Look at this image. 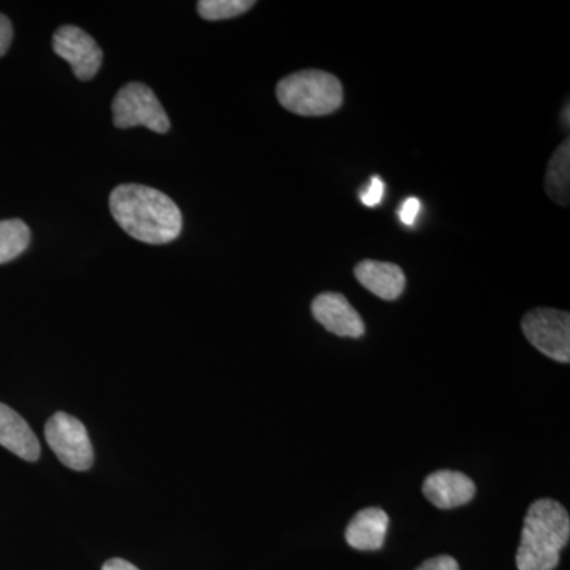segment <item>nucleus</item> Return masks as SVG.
<instances>
[{"instance_id": "f257e3e1", "label": "nucleus", "mask_w": 570, "mask_h": 570, "mask_svg": "<svg viewBox=\"0 0 570 570\" xmlns=\"http://www.w3.org/2000/svg\"><path fill=\"white\" fill-rule=\"evenodd\" d=\"M110 212L127 235L146 245H168L183 232L181 209L154 187L121 184L110 195Z\"/></svg>"}, {"instance_id": "f03ea898", "label": "nucleus", "mask_w": 570, "mask_h": 570, "mask_svg": "<svg viewBox=\"0 0 570 570\" xmlns=\"http://www.w3.org/2000/svg\"><path fill=\"white\" fill-rule=\"evenodd\" d=\"M570 538V517L561 502L539 499L524 517L517 551L519 570H554Z\"/></svg>"}, {"instance_id": "7ed1b4c3", "label": "nucleus", "mask_w": 570, "mask_h": 570, "mask_svg": "<svg viewBox=\"0 0 570 570\" xmlns=\"http://www.w3.org/2000/svg\"><path fill=\"white\" fill-rule=\"evenodd\" d=\"M276 96L285 110L299 116H325L343 105L344 91L335 75L302 70L277 82Z\"/></svg>"}, {"instance_id": "20e7f679", "label": "nucleus", "mask_w": 570, "mask_h": 570, "mask_svg": "<svg viewBox=\"0 0 570 570\" xmlns=\"http://www.w3.org/2000/svg\"><path fill=\"white\" fill-rule=\"evenodd\" d=\"M112 122L118 129L142 126L157 134L170 130V119L151 88L142 82H129L112 100Z\"/></svg>"}, {"instance_id": "39448f33", "label": "nucleus", "mask_w": 570, "mask_h": 570, "mask_svg": "<svg viewBox=\"0 0 570 570\" xmlns=\"http://www.w3.org/2000/svg\"><path fill=\"white\" fill-rule=\"evenodd\" d=\"M48 445L63 466L73 471H88L94 463V450L88 430L80 420L58 412L45 426Z\"/></svg>"}, {"instance_id": "423d86ee", "label": "nucleus", "mask_w": 570, "mask_h": 570, "mask_svg": "<svg viewBox=\"0 0 570 570\" xmlns=\"http://www.w3.org/2000/svg\"><path fill=\"white\" fill-rule=\"evenodd\" d=\"M524 336L543 355L560 363L570 360V316L566 311H531L521 322Z\"/></svg>"}, {"instance_id": "0eeeda50", "label": "nucleus", "mask_w": 570, "mask_h": 570, "mask_svg": "<svg viewBox=\"0 0 570 570\" xmlns=\"http://www.w3.org/2000/svg\"><path fill=\"white\" fill-rule=\"evenodd\" d=\"M52 50L70 63L75 77L89 81L96 77L104 61V52L88 32L77 26H62L52 37Z\"/></svg>"}, {"instance_id": "6e6552de", "label": "nucleus", "mask_w": 570, "mask_h": 570, "mask_svg": "<svg viewBox=\"0 0 570 570\" xmlns=\"http://www.w3.org/2000/svg\"><path fill=\"white\" fill-rule=\"evenodd\" d=\"M311 311L318 324L333 335L341 337L365 335V322L344 295L336 294V292L317 295Z\"/></svg>"}, {"instance_id": "1a4fd4ad", "label": "nucleus", "mask_w": 570, "mask_h": 570, "mask_svg": "<svg viewBox=\"0 0 570 570\" xmlns=\"http://www.w3.org/2000/svg\"><path fill=\"white\" fill-rule=\"evenodd\" d=\"M423 494L438 509H455L475 497V483L459 471H436L423 482Z\"/></svg>"}, {"instance_id": "9d476101", "label": "nucleus", "mask_w": 570, "mask_h": 570, "mask_svg": "<svg viewBox=\"0 0 570 570\" xmlns=\"http://www.w3.org/2000/svg\"><path fill=\"white\" fill-rule=\"evenodd\" d=\"M355 277L366 291L387 302L400 298L406 287L403 269L389 262L363 261L356 265Z\"/></svg>"}, {"instance_id": "9b49d317", "label": "nucleus", "mask_w": 570, "mask_h": 570, "mask_svg": "<svg viewBox=\"0 0 570 570\" xmlns=\"http://www.w3.org/2000/svg\"><path fill=\"white\" fill-rule=\"evenodd\" d=\"M0 445L26 461L40 459V442L18 412L0 403Z\"/></svg>"}, {"instance_id": "f8f14e48", "label": "nucleus", "mask_w": 570, "mask_h": 570, "mask_svg": "<svg viewBox=\"0 0 570 570\" xmlns=\"http://www.w3.org/2000/svg\"><path fill=\"white\" fill-rule=\"evenodd\" d=\"M390 519L385 510L367 508L360 510L346 528V542L352 549L376 551L384 547Z\"/></svg>"}, {"instance_id": "ddd939ff", "label": "nucleus", "mask_w": 570, "mask_h": 570, "mask_svg": "<svg viewBox=\"0 0 570 570\" xmlns=\"http://www.w3.org/2000/svg\"><path fill=\"white\" fill-rule=\"evenodd\" d=\"M546 189L550 198L561 206L570 200V141L562 142L550 159L547 171Z\"/></svg>"}, {"instance_id": "4468645a", "label": "nucleus", "mask_w": 570, "mask_h": 570, "mask_svg": "<svg viewBox=\"0 0 570 570\" xmlns=\"http://www.w3.org/2000/svg\"><path fill=\"white\" fill-rule=\"evenodd\" d=\"M31 243V228L21 219L0 220V265L20 257Z\"/></svg>"}, {"instance_id": "2eb2a0df", "label": "nucleus", "mask_w": 570, "mask_h": 570, "mask_svg": "<svg viewBox=\"0 0 570 570\" xmlns=\"http://www.w3.org/2000/svg\"><path fill=\"white\" fill-rule=\"evenodd\" d=\"M254 6L253 0H202L197 3V11L206 21H223L239 17Z\"/></svg>"}, {"instance_id": "dca6fc26", "label": "nucleus", "mask_w": 570, "mask_h": 570, "mask_svg": "<svg viewBox=\"0 0 570 570\" xmlns=\"http://www.w3.org/2000/svg\"><path fill=\"white\" fill-rule=\"evenodd\" d=\"M385 184L379 176H373L365 189L360 193V202L367 208H376L384 200Z\"/></svg>"}, {"instance_id": "f3484780", "label": "nucleus", "mask_w": 570, "mask_h": 570, "mask_svg": "<svg viewBox=\"0 0 570 570\" xmlns=\"http://www.w3.org/2000/svg\"><path fill=\"white\" fill-rule=\"evenodd\" d=\"M420 209H422V202L417 197H409L403 202L401 208L397 209V216H400L401 223L404 225H414Z\"/></svg>"}, {"instance_id": "a211bd4d", "label": "nucleus", "mask_w": 570, "mask_h": 570, "mask_svg": "<svg viewBox=\"0 0 570 570\" xmlns=\"http://www.w3.org/2000/svg\"><path fill=\"white\" fill-rule=\"evenodd\" d=\"M415 570H460V566L455 558L442 554V557L431 558V560L423 562Z\"/></svg>"}, {"instance_id": "6ab92c4d", "label": "nucleus", "mask_w": 570, "mask_h": 570, "mask_svg": "<svg viewBox=\"0 0 570 570\" xmlns=\"http://www.w3.org/2000/svg\"><path fill=\"white\" fill-rule=\"evenodd\" d=\"M11 40H13V26L6 14H0V58L9 51Z\"/></svg>"}, {"instance_id": "aec40b11", "label": "nucleus", "mask_w": 570, "mask_h": 570, "mask_svg": "<svg viewBox=\"0 0 570 570\" xmlns=\"http://www.w3.org/2000/svg\"><path fill=\"white\" fill-rule=\"evenodd\" d=\"M102 570H138L132 562L121 560V558H112L105 562Z\"/></svg>"}, {"instance_id": "412c9836", "label": "nucleus", "mask_w": 570, "mask_h": 570, "mask_svg": "<svg viewBox=\"0 0 570 570\" xmlns=\"http://www.w3.org/2000/svg\"><path fill=\"white\" fill-rule=\"evenodd\" d=\"M562 119H566V127H569V105H566L564 112H562Z\"/></svg>"}]
</instances>
